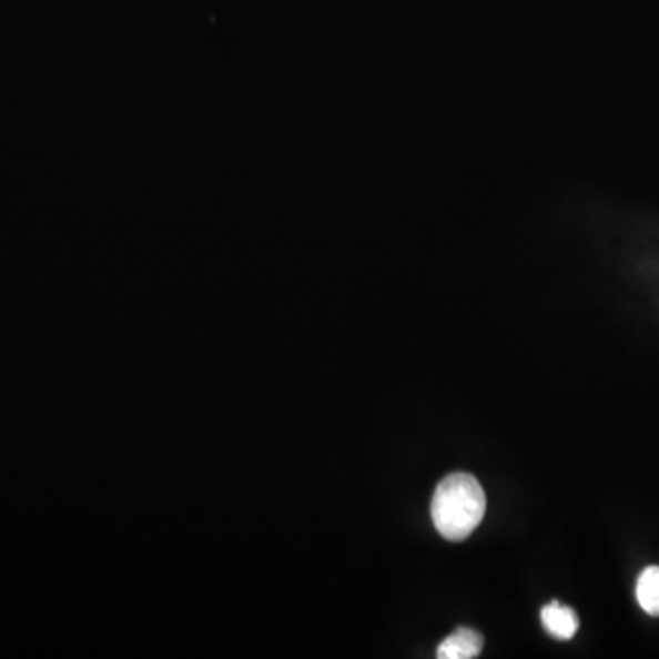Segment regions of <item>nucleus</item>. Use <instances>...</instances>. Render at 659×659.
I'll list each match as a JSON object with an SVG mask.
<instances>
[{
	"instance_id": "1",
	"label": "nucleus",
	"mask_w": 659,
	"mask_h": 659,
	"mask_svg": "<svg viewBox=\"0 0 659 659\" xmlns=\"http://www.w3.org/2000/svg\"><path fill=\"white\" fill-rule=\"evenodd\" d=\"M486 493L480 481L467 473L445 476L436 487L430 515L444 539L464 540L480 526L486 515Z\"/></svg>"
},
{
	"instance_id": "3",
	"label": "nucleus",
	"mask_w": 659,
	"mask_h": 659,
	"mask_svg": "<svg viewBox=\"0 0 659 659\" xmlns=\"http://www.w3.org/2000/svg\"><path fill=\"white\" fill-rule=\"evenodd\" d=\"M484 638L473 628H458L438 647L439 659H473L480 655Z\"/></svg>"
},
{
	"instance_id": "2",
	"label": "nucleus",
	"mask_w": 659,
	"mask_h": 659,
	"mask_svg": "<svg viewBox=\"0 0 659 659\" xmlns=\"http://www.w3.org/2000/svg\"><path fill=\"white\" fill-rule=\"evenodd\" d=\"M540 619H543V627L546 632L554 638L571 639L579 630V618L574 612V608L565 607L559 601H551L540 610Z\"/></svg>"
},
{
	"instance_id": "4",
	"label": "nucleus",
	"mask_w": 659,
	"mask_h": 659,
	"mask_svg": "<svg viewBox=\"0 0 659 659\" xmlns=\"http://www.w3.org/2000/svg\"><path fill=\"white\" fill-rule=\"evenodd\" d=\"M636 597L645 612L659 618V566H649L641 571L636 585Z\"/></svg>"
}]
</instances>
